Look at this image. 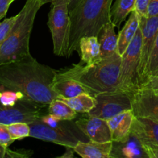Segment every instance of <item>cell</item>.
Here are the masks:
<instances>
[{
	"instance_id": "20",
	"label": "cell",
	"mask_w": 158,
	"mask_h": 158,
	"mask_svg": "<svg viewBox=\"0 0 158 158\" xmlns=\"http://www.w3.org/2000/svg\"><path fill=\"white\" fill-rule=\"evenodd\" d=\"M78 52L81 57V63L93 64L102 59L100 46L97 35L85 36L79 43Z\"/></svg>"
},
{
	"instance_id": "11",
	"label": "cell",
	"mask_w": 158,
	"mask_h": 158,
	"mask_svg": "<svg viewBox=\"0 0 158 158\" xmlns=\"http://www.w3.org/2000/svg\"><path fill=\"white\" fill-rule=\"evenodd\" d=\"M75 123L89 140L100 143L112 141L107 120L86 114V115L77 117Z\"/></svg>"
},
{
	"instance_id": "4",
	"label": "cell",
	"mask_w": 158,
	"mask_h": 158,
	"mask_svg": "<svg viewBox=\"0 0 158 158\" xmlns=\"http://www.w3.org/2000/svg\"><path fill=\"white\" fill-rule=\"evenodd\" d=\"M42 5L39 0H26L9 35L0 47V65L31 56L29 40L34 21Z\"/></svg>"
},
{
	"instance_id": "9",
	"label": "cell",
	"mask_w": 158,
	"mask_h": 158,
	"mask_svg": "<svg viewBox=\"0 0 158 158\" xmlns=\"http://www.w3.org/2000/svg\"><path fill=\"white\" fill-rule=\"evenodd\" d=\"M140 27L142 32L140 65V77L142 86L146 73L148 60L158 34V16H140Z\"/></svg>"
},
{
	"instance_id": "6",
	"label": "cell",
	"mask_w": 158,
	"mask_h": 158,
	"mask_svg": "<svg viewBox=\"0 0 158 158\" xmlns=\"http://www.w3.org/2000/svg\"><path fill=\"white\" fill-rule=\"evenodd\" d=\"M48 26L53 44V52L58 56L67 55L70 35V15L68 0H52Z\"/></svg>"
},
{
	"instance_id": "17",
	"label": "cell",
	"mask_w": 158,
	"mask_h": 158,
	"mask_svg": "<svg viewBox=\"0 0 158 158\" xmlns=\"http://www.w3.org/2000/svg\"><path fill=\"white\" fill-rule=\"evenodd\" d=\"M114 23L110 22L103 26L97 35L102 59L110 57L118 52V35L116 33Z\"/></svg>"
},
{
	"instance_id": "38",
	"label": "cell",
	"mask_w": 158,
	"mask_h": 158,
	"mask_svg": "<svg viewBox=\"0 0 158 158\" xmlns=\"http://www.w3.org/2000/svg\"><path fill=\"white\" fill-rule=\"evenodd\" d=\"M39 1H40V3H41L42 6H43V5L46 4V3L51 2H52V0H39Z\"/></svg>"
},
{
	"instance_id": "31",
	"label": "cell",
	"mask_w": 158,
	"mask_h": 158,
	"mask_svg": "<svg viewBox=\"0 0 158 158\" xmlns=\"http://www.w3.org/2000/svg\"><path fill=\"white\" fill-rule=\"evenodd\" d=\"M143 147L148 158H158V144L143 142Z\"/></svg>"
},
{
	"instance_id": "36",
	"label": "cell",
	"mask_w": 158,
	"mask_h": 158,
	"mask_svg": "<svg viewBox=\"0 0 158 158\" xmlns=\"http://www.w3.org/2000/svg\"><path fill=\"white\" fill-rule=\"evenodd\" d=\"M68 1H69V11L70 12L73 9H74L78 6V4L82 0H68Z\"/></svg>"
},
{
	"instance_id": "35",
	"label": "cell",
	"mask_w": 158,
	"mask_h": 158,
	"mask_svg": "<svg viewBox=\"0 0 158 158\" xmlns=\"http://www.w3.org/2000/svg\"><path fill=\"white\" fill-rule=\"evenodd\" d=\"M74 153H75V151H74L73 148H71V147H66V151H65L64 154L58 157L59 158H73L74 157Z\"/></svg>"
},
{
	"instance_id": "34",
	"label": "cell",
	"mask_w": 158,
	"mask_h": 158,
	"mask_svg": "<svg viewBox=\"0 0 158 158\" xmlns=\"http://www.w3.org/2000/svg\"><path fill=\"white\" fill-rule=\"evenodd\" d=\"M13 1L15 0H0V22L6 16L8 9Z\"/></svg>"
},
{
	"instance_id": "28",
	"label": "cell",
	"mask_w": 158,
	"mask_h": 158,
	"mask_svg": "<svg viewBox=\"0 0 158 158\" xmlns=\"http://www.w3.org/2000/svg\"><path fill=\"white\" fill-rule=\"evenodd\" d=\"M14 141L15 140H12L7 125L0 123V145L9 148Z\"/></svg>"
},
{
	"instance_id": "29",
	"label": "cell",
	"mask_w": 158,
	"mask_h": 158,
	"mask_svg": "<svg viewBox=\"0 0 158 158\" xmlns=\"http://www.w3.org/2000/svg\"><path fill=\"white\" fill-rule=\"evenodd\" d=\"M32 154H33V151L31 150L19 149L16 151H12L8 148L6 158H29L32 157Z\"/></svg>"
},
{
	"instance_id": "33",
	"label": "cell",
	"mask_w": 158,
	"mask_h": 158,
	"mask_svg": "<svg viewBox=\"0 0 158 158\" xmlns=\"http://www.w3.org/2000/svg\"><path fill=\"white\" fill-rule=\"evenodd\" d=\"M141 88H148V89H150L152 91H154V93L158 94V76L148 80L142 86Z\"/></svg>"
},
{
	"instance_id": "25",
	"label": "cell",
	"mask_w": 158,
	"mask_h": 158,
	"mask_svg": "<svg viewBox=\"0 0 158 158\" xmlns=\"http://www.w3.org/2000/svg\"><path fill=\"white\" fill-rule=\"evenodd\" d=\"M24 99H28L21 92L12 89H0V104L3 106H14Z\"/></svg>"
},
{
	"instance_id": "30",
	"label": "cell",
	"mask_w": 158,
	"mask_h": 158,
	"mask_svg": "<svg viewBox=\"0 0 158 158\" xmlns=\"http://www.w3.org/2000/svg\"><path fill=\"white\" fill-rule=\"evenodd\" d=\"M151 0H135V11L140 16H147Z\"/></svg>"
},
{
	"instance_id": "3",
	"label": "cell",
	"mask_w": 158,
	"mask_h": 158,
	"mask_svg": "<svg viewBox=\"0 0 158 158\" xmlns=\"http://www.w3.org/2000/svg\"><path fill=\"white\" fill-rule=\"evenodd\" d=\"M112 2L113 0H82L69 12L70 35L66 57L78 52L81 38L97 36L103 26L111 22Z\"/></svg>"
},
{
	"instance_id": "37",
	"label": "cell",
	"mask_w": 158,
	"mask_h": 158,
	"mask_svg": "<svg viewBox=\"0 0 158 158\" xmlns=\"http://www.w3.org/2000/svg\"><path fill=\"white\" fill-rule=\"evenodd\" d=\"M7 149H8L7 147L0 145V158H6Z\"/></svg>"
},
{
	"instance_id": "24",
	"label": "cell",
	"mask_w": 158,
	"mask_h": 158,
	"mask_svg": "<svg viewBox=\"0 0 158 158\" xmlns=\"http://www.w3.org/2000/svg\"><path fill=\"white\" fill-rule=\"evenodd\" d=\"M158 76V34L154 43V48L152 49L149 60H148V66H147L146 73H145L144 80L143 82V86L148 80L153 77ZM142 87V86H141Z\"/></svg>"
},
{
	"instance_id": "10",
	"label": "cell",
	"mask_w": 158,
	"mask_h": 158,
	"mask_svg": "<svg viewBox=\"0 0 158 158\" xmlns=\"http://www.w3.org/2000/svg\"><path fill=\"white\" fill-rule=\"evenodd\" d=\"M30 127V137L43 141L51 142L56 144L65 147L74 148L80 141L76 136L56 129L43 123L40 119L29 123Z\"/></svg>"
},
{
	"instance_id": "16",
	"label": "cell",
	"mask_w": 158,
	"mask_h": 158,
	"mask_svg": "<svg viewBox=\"0 0 158 158\" xmlns=\"http://www.w3.org/2000/svg\"><path fill=\"white\" fill-rule=\"evenodd\" d=\"M112 143V141H79L73 148L75 153L83 158H110Z\"/></svg>"
},
{
	"instance_id": "19",
	"label": "cell",
	"mask_w": 158,
	"mask_h": 158,
	"mask_svg": "<svg viewBox=\"0 0 158 158\" xmlns=\"http://www.w3.org/2000/svg\"><path fill=\"white\" fill-rule=\"evenodd\" d=\"M139 28H140V15L134 10L130 14L129 19L118 34L117 50L120 56L124 53L128 46L131 44L132 40L135 37Z\"/></svg>"
},
{
	"instance_id": "26",
	"label": "cell",
	"mask_w": 158,
	"mask_h": 158,
	"mask_svg": "<svg viewBox=\"0 0 158 158\" xmlns=\"http://www.w3.org/2000/svg\"><path fill=\"white\" fill-rule=\"evenodd\" d=\"M7 126L12 140H22L26 137H30V127L29 123L18 122L11 123Z\"/></svg>"
},
{
	"instance_id": "8",
	"label": "cell",
	"mask_w": 158,
	"mask_h": 158,
	"mask_svg": "<svg viewBox=\"0 0 158 158\" xmlns=\"http://www.w3.org/2000/svg\"><path fill=\"white\" fill-rule=\"evenodd\" d=\"M43 108L29 99H24L14 106L0 104V123L9 125L24 122L29 124L44 115Z\"/></svg>"
},
{
	"instance_id": "32",
	"label": "cell",
	"mask_w": 158,
	"mask_h": 158,
	"mask_svg": "<svg viewBox=\"0 0 158 158\" xmlns=\"http://www.w3.org/2000/svg\"><path fill=\"white\" fill-rule=\"evenodd\" d=\"M158 16V0H151L148 8L147 17Z\"/></svg>"
},
{
	"instance_id": "21",
	"label": "cell",
	"mask_w": 158,
	"mask_h": 158,
	"mask_svg": "<svg viewBox=\"0 0 158 158\" xmlns=\"http://www.w3.org/2000/svg\"><path fill=\"white\" fill-rule=\"evenodd\" d=\"M135 10V0H116L111 7V22L119 29L125 19Z\"/></svg>"
},
{
	"instance_id": "1",
	"label": "cell",
	"mask_w": 158,
	"mask_h": 158,
	"mask_svg": "<svg viewBox=\"0 0 158 158\" xmlns=\"http://www.w3.org/2000/svg\"><path fill=\"white\" fill-rule=\"evenodd\" d=\"M58 71L31 56L0 65V89L21 92L29 100L44 107L59 98L53 90Z\"/></svg>"
},
{
	"instance_id": "15",
	"label": "cell",
	"mask_w": 158,
	"mask_h": 158,
	"mask_svg": "<svg viewBox=\"0 0 158 158\" xmlns=\"http://www.w3.org/2000/svg\"><path fill=\"white\" fill-rule=\"evenodd\" d=\"M132 132L140 141L158 144V121L150 117H135L133 123Z\"/></svg>"
},
{
	"instance_id": "27",
	"label": "cell",
	"mask_w": 158,
	"mask_h": 158,
	"mask_svg": "<svg viewBox=\"0 0 158 158\" xmlns=\"http://www.w3.org/2000/svg\"><path fill=\"white\" fill-rule=\"evenodd\" d=\"M17 17H18V15H15L0 22V47L9 35L12 26H14L16 21Z\"/></svg>"
},
{
	"instance_id": "18",
	"label": "cell",
	"mask_w": 158,
	"mask_h": 158,
	"mask_svg": "<svg viewBox=\"0 0 158 158\" xmlns=\"http://www.w3.org/2000/svg\"><path fill=\"white\" fill-rule=\"evenodd\" d=\"M52 88L59 97L63 98H71L85 93L88 94L78 82L62 75L59 71L54 80Z\"/></svg>"
},
{
	"instance_id": "2",
	"label": "cell",
	"mask_w": 158,
	"mask_h": 158,
	"mask_svg": "<svg viewBox=\"0 0 158 158\" xmlns=\"http://www.w3.org/2000/svg\"><path fill=\"white\" fill-rule=\"evenodd\" d=\"M121 56L117 52L93 64L77 63L59 71L62 75L78 82L89 94L119 90Z\"/></svg>"
},
{
	"instance_id": "13",
	"label": "cell",
	"mask_w": 158,
	"mask_h": 158,
	"mask_svg": "<svg viewBox=\"0 0 158 158\" xmlns=\"http://www.w3.org/2000/svg\"><path fill=\"white\" fill-rule=\"evenodd\" d=\"M112 142L110 158H148L143 143L132 131L123 140Z\"/></svg>"
},
{
	"instance_id": "5",
	"label": "cell",
	"mask_w": 158,
	"mask_h": 158,
	"mask_svg": "<svg viewBox=\"0 0 158 158\" xmlns=\"http://www.w3.org/2000/svg\"><path fill=\"white\" fill-rule=\"evenodd\" d=\"M142 32L140 27L124 53L121 56L119 91L132 96L141 88L140 77Z\"/></svg>"
},
{
	"instance_id": "23",
	"label": "cell",
	"mask_w": 158,
	"mask_h": 158,
	"mask_svg": "<svg viewBox=\"0 0 158 158\" xmlns=\"http://www.w3.org/2000/svg\"><path fill=\"white\" fill-rule=\"evenodd\" d=\"M48 114L60 120H74L78 117V113L68 104L57 98L47 106Z\"/></svg>"
},
{
	"instance_id": "22",
	"label": "cell",
	"mask_w": 158,
	"mask_h": 158,
	"mask_svg": "<svg viewBox=\"0 0 158 158\" xmlns=\"http://www.w3.org/2000/svg\"><path fill=\"white\" fill-rule=\"evenodd\" d=\"M64 103L69 105L78 114H88L95 106L96 100L94 97L89 94H82L71 98L59 97Z\"/></svg>"
},
{
	"instance_id": "14",
	"label": "cell",
	"mask_w": 158,
	"mask_h": 158,
	"mask_svg": "<svg viewBox=\"0 0 158 158\" xmlns=\"http://www.w3.org/2000/svg\"><path fill=\"white\" fill-rule=\"evenodd\" d=\"M132 110L123 111L107 120L111 132L112 141H120L130 134L134 120Z\"/></svg>"
},
{
	"instance_id": "12",
	"label": "cell",
	"mask_w": 158,
	"mask_h": 158,
	"mask_svg": "<svg viewBox=\"0 0 158 158\" xmlns=\"http://www.w3.org/2000/svg\"><path fill=\"white\" fill-rule=\"evenodd\" d=\"M132 110L135 117H150L158 121V94L140 88L132 95Z\"/></svg>"
},
{
	"instance_id": "7",
	"label": "cell",
	"mask_w": 158,
	"mask_h": 158,
	"mask_svg": "<svg viewBox=\"0 0 158 158\" xmlns=\"http://www.w3.org/2000/svg\"><path fill=\"white\" fill-rule=\"evenodd\" d=\"M94 98L96 105L88 114L103 120H108L123 111L132 110V96L122 91L99 94Z\"/></svg>"
}]
</instances>
